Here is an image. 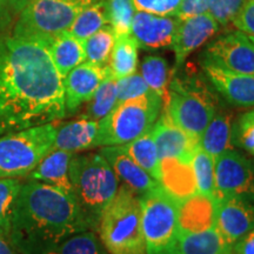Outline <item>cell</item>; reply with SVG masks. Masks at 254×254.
<instances>
[{
	"instance_id": "6da1fadb",
	"label": "cell",
	"mask_w": 254,
	"mask_h": 254,
	"mask_svg": "<svg viewBox=\"0 0 254 254\" xmlns=\"http://www.w3.org/2000/svg\"><path fill=\"white\" fill-rule=\"evenodd\" d=\"M65 117L64 78L49 45L14 37L0 39V136Z\"/></svg>"
},
{
	"instance_id": "7a4b0ae2",
	"label": "cell",
	"mask_w": 254,
	"mask_h": 254,
	"mask_svg": "<svg viewBox=\"0 0 254 254\" xmlns=\"http://www.w3.org/2000/svg\"><path fill=\"white\" fill-rule=\"evenodd\" d=\"M87 230L71 195L34 180L21 184L8 237L18 254H49L69 237Z\"/></svg>"
},
{
	"instance_id": "3957f363",
	"label": "cell",
	"mask_w": 254,
	"mask_h": 254,
	"mask_svg": "<svg viewBox=\"0 0 254 254\" xmlns=\"http://www.w3.org/2000/svg\"><path fill=\"white\" fill-rule=\"evenodd\" d=\"M221 97L204 72L192 64L173 71L168 97L163 105L170 118L190 135L200 138L206 126L222 106Z\"/></svg>"
},
{
	"instance_id": "277c9868",
	"label": "cell",
	"mask_w": 254,
	"mask_h": 254,
	"mask_svg": "<svg viewBox=\"0 0 254 254\" xmlns=\"http://www.w3.org/2000/svg\"><path fill=\"white\" fill-rule=\"evenodd\" d=\"M72 196L88 230L97 232L104 211L119 189V179L98 153H75L69 161Z\"/></svg>"
},
{
	"instance_id": "5b68a950",
	"label": "cell",
	"mask_w": 254,
	"mask_h": 254,
	"mask_svg": "<svg viewBox=\"0 0 254 254\" xmlns=\"http://www.w3.org/2000/svg\"><path fill=\"white\" fill-rule=\"evenodd\" d=\"M97 232L110 254H146L140 196L125 185L119 186Z\"/></svg>"
},
{
	"instance_id": "8992f818",
	"label": "cell",
	"mask_w": 254,
	"mask_h": 254,
	"mask_svg": "<svg viewBox=\"0 0 254 254\" xmlns=\"http://www.w3.org/2000/svg\"><path fill=\"white\" fill-rule=\"evenodd\" d=\"M163 111V100L155 92L124 101L99 120L95 147L126 145L146 134Z\"/></svg>"
},
{
	"instance_id": "52a82bcc",
	"label": "cell",
	"mask_w": 254,
	"mask_h": 254,
	"mask_svg": "<svg viewBox=\"0 0 254 254\" xmlns=\"http://www.w3.org/2000/svg\"><path fill=\"white\" fill-rule=\"evenodd\" d=\"M97 1L99 0H28L12 37L50 45L57 36L68 31L82 9Z\"/></svg>"
},
{
	"instance_id": "ba28073f",
	"label": "cell",
	"mask_w": 254,
	"mask_h": 254,
	"mask_svg": "<svg viewBox=\"0 0 254 254\" xmlns=\"http://www.w3.org/2000/svg\"><path fill=\"white\" fill-rule=\"evenodd\" d=\"M56 123L0 136V179L27 177L55 148Z\"/></svg>"
},
{
	"instance_id": "9c48e42d",
	"label": "cell",
	"mask_w": 254,
	"mask_h": 254,
	"mask_svg": "<svg viewBox=\"0 0 254 254\" xmlns=\"http://www.w3.org/2000/svg\"><path fill=\"white\" fill-rule=\"evenodd\" d=\"M139 196L146 254H176L179 201L161 186Z\"/></svg>"
},
{
	"instance_id": "30bf717a",
	"label": "cell",
	"mask_w": 254,
	"mask_h": 254,
	"mask_svg": "<svg viewBox=\"0 0 254 254\" xmlns=\"http://www.w3.org/2000/svg\"><path fill=\"white\" fill-rule=\"evenodd\" d=\"M238 198L254 204V166L233 148L215 159V200Z\"/></svg>"
},
{
	"instance_id": "8fae6325",
	"label": "cell",
	"mask_w": 254,
	"mask_h": 254,
	"mask_svg": "<svg viewBox=\"0 0 254 254\" xmlns=\"http://www.w3.org/2000/svg\"><path fill=\"white\" fill-rule=\"evenodd\" d=\"M201 59L230 71L254 75V43L240 31L230 32L212 41Z\"/></svg>"
},
{
	"instance_id": "7c38bea8",
	"label": "cell",
	"mask_w": 254,
	"mask_h": 254,
	"mask_svg": "<svg viewBox=\"0 0 254 254\" xmlns=\"http://www.w3.org/2000/svg\"><path fill=\"white\" fill-rule=\"evenodd\" d=\"M200 66L225 103L239 109L254 107V75L230 71L202 59Z\"/></svg>"
},
{
	"instance_id": "4fadbf2b",
	"label": "cell",
	"mask_w": 254,
	"mask_h": 254,
	"mask_svg": "<svg viewBox=\"0 0 254 254\" xmlns=\"http://www.w3.org/2000/svg\"><path fill=\"white\" fill-rule=\"evenodd\" d=\"M109 65L100 66L84 62L74 67L64 78L66 116L80 110L84 104L92 99L101 81L110 73Z\"/></svg>"
},
{
	"instance_id": "5bb4252c",
	"label": "cell",
	"mask_w": 254,
	"mask_h": 254,
	"mask_svg": "<svg viewBox=\"0 0 254 254\" xmlns=\"http://www.w3.org/2000/svg\"><path fill=\"white\" fill-rule=\"evenodd\" d=\"M215 201V228L234 247L254 228V204L238 198H224Z\"/></svg>"
},
{
	"instance_id": "9a60e30c",
	"label": "cell",
	"mask_w": 254,
	"mask_h": 254,
	"mask_svg": "<svg viewBox=\"0 0 254 254\" xmlns=\"http://www.w3.org/2000/svg\"><path fill=\"white\" fill-rule=\"evenodd\" d=\"M152 135L160 160L165 158H178L192 161L194 152L199 147V139L178 126L165 111H161L154 123Z\"/></svg>"
},
{
	"instance_id": "2e32d148",
	"label": "cell",
	"mask_w": 254,
	"mask_h": 254,
	"mask_svg": "<svg viewBox=\"0 0 254 254\" xmlns=\"http://www.w3.org/2000/svg\"><path fill=\"white\" fill-rule=\"evenodd\" d=\"M180 21L177 17L138 11L133 15L131 33L140 49H165L172 46Z\"/></svg>"
},
{
	"instance_id": "e0dca14e",
	"label": "cell",
	"mask_w": 254,
	"mask_h": 254,
	"mask_svg": "<svg viewBox=\"0 0 254 254\" xmlns=\"http://www.w3.org/2000/svg\"><path fill=\"white\" fill-rule=\"evenodd\" d=\"M218 30L219 24L208 12L180 21L171 46L176 56L173 71L183 66L187 57L213 37Z\"/></svg>"
},
{
	"instance_id": "ac0fdd59",
	"label": "cell",
	"mask_w": 254,
	"mask_h": 254,
	"mask_svg": "<svg viewBox=\"0 0 254 254\" xmlns=\"http://www.w3.org/2000/svg\"><path fill=\"white\" fill-rule=\"evenodd\" d=\"M99 153L112 167L119 182L133 190L135 194L142 195L160 186L158 180L150 176L126 153L123 145L105 146L100 148Z\"/></svg>"
},
{
	"instance_id": "d6986e66",
	"label": "cell",
	"mask_w": 254,
	"mask_h": 254,
	"mask_svg": "<svg viewBox=\"0 0 254 254\" xmlns=\"http://www.w3.org/2000/svg\"><path fill=\"white\" fill-rule=\"evenodd\" d=\"M99 122L80 118L71 122L56 123V140L53 150L75 154L95 148Z\"/></svg>"
},
{
	"instance_id": "ffe728a7",
	"label": "cell",
	"mask_w": 254,
	"mask_h": 254,
	"mask_svg": "<svg viewBox=\"0 0 254 254\" xmlns=\"http://www.w3.org/2000/svg\"><path fill=\"white\" fill-rule=\"evenodd\" d=\"M215 205L214 198L199 192L180 201L178 207L180 233H194L215 227Z\"/></svg>"
},
{
	"instance_id": "44dd1931",
	"label": "cell",
	"mask_w": 254,
	"mask_h": 254,
	"mask_svg": "<svg viewBox=\"0 0 254 254\" xmlns=\"http://www.w3.org/2000/svg\"><path fill=\"white\" fill-rule=\"evenodd\" d=\"M159 183L168 194L179 202L198 192L192 161L178 158L161 159Z\"/></svg>"
},
{
	"instance_id": "7402d4cb",
	"label": "cell",
	"mask_w": 254,
	"mask_h": 254,
	"mask_svg": "<svg viewBox=\"0 0 254 254\" xmlns=\"http://www.w3.org/2000/svg\"><path fill=\"white\" fill-rule=\"evenodd\" d=\"M72 155V153L66 151L52 150L28 174L26 177L27 180H34V182L55 186L72 196V185L68 173Z\"/></svg>"
},
{
	"instance_id": "603a6c76",
	"label": "cell",
	"mask_w": 254,
	"mask_h": 254,
	"mask_svg": "<svg viewBox=\"0 0 254 254\" xmlns=\"http://www.w3.org/2000/svg\"><path fill=\"white\" fill-rule=\"evenodd\" d=\"M232 123H233V114L231 111L225 106L219 107L214 117L200 135V148L212 155L214 160L224 152L233 148L231 142Z\"/></svg>"
},
{
	"instance_id": "cb8c5ba5",
	"label": "cell",
	"mask_w": 254,
	"mask_h": 254,
	"mask_svg": "<svg viewBox=\"0 0 254 254\" xmlns=\"http://www.w3.org/2000/svg\"><path fill=\"white\" fill-rule=\"evenodd\" d=\"M176 254H234L233 247L222 238L217 228L180 233L178 236Z\"/></svg>"
},
{
	"instance_id": "d4e9b609",
	"label": "cell",
	"mask_w": 254,
	"mask_h": 254,
	"mask_svg": "<svg viewBox=\"0 0 254 254\" xmlns=\"http://www.w3.org/2000/svg\"><path fill=\"white\" fill-rule=\"evenodd\" d=\"M51 58L63 78H65L73 68L84 62L85 51L82 41L73 37L68 31L57 36L49 45Z\"/></svg>"
},
{
	"instance_id": "484cf974",
	"label": "cell",
	"mask_w": 254,
	"mask_h": 254,
	"mask_svg": "<svg viewBox=\"0 0 254 254\" xmlns=\"http://www.w3.org/2000/svg\"><path fill=\"white\" fill-rule=\"evenodd\" d=\"M139 45L132 34L116 37L109 60V67L117 79L136 72Z\"/></svg>"
},
{
	"instance_id": "4316f807",
	"label": "cell",
	"mask_w": 254,
	"mask_h": 254,
	"mask_svg": "<svg viewBox=\"0 0 254 254\" xmlns=\"http://www.w3.org/2000/svg\"><path fill=\"white\" fill-rule=\"evenodd\" d=\"M126 153L155 180L160 182V158L152 131L123 145Z\"/></svg>"
},
{
	"instance_id": "83f0119b",
	"label": "cell",
	"mask_w": 254,
	"mask_h": 254,
	"mask_svg": "<svg viewBox=\"0 0 254 254\" xmlns=\"http://www.w3.org/2000/svg\"><path fill=\"white\" fill-rule=\"evenodd\" d=\"M140 74L147 86L161 98L163 105L166 103L173 74V69L170 68L167 60L160 56L145 57L140 66Z\"/></svg>"
},
{
	"instance_id": "f1b7e54d",
	"label": "cell",
	"mask_w": 254,
	"mask_h": 254,
	"mask_svg": "<svg viewBox=\"0 0 254 254\" xmlns=\"http://www.w3.org/2000/svg\"><path fill=\"white\" fill-rule=\"evenodd\" d=\"M117 78L110 71L107 77L101 81L99 87L97 88L92 99L86 105V110L80 118H86L90 120L99 122L114 109L117 104Z\"/></svg>"
},
{
	"instance_id": "f546056e",
	"label": "cell",
	"mask_w": 254,
	"mask_h": 254,
	"mask_svg": "<svg viewBox=\"0 0 254 254\" xmlns=\"http://www.w3.org/2000/svg\"><path fill=\"white\" fill-rule=\"evenodd\" d=\"M106 25H109V19L105 2L104 0H99L82 9L68 28V32L77 39L84 41Z\"/></svg>"
},
{
	"instance_id": "4dcf8cb0",
	"label": "cell",
	"mask_w": 254,
	"mask_h": 254,
	"mask_svg": "<svg viewBox=\"0 0 254 254\" xmlns=\"http://www.w3.org/2000/svg\"><path fill=\"white\" fill-rule=\"evenodd\" d=\"M114 41L116 34L109 25L92 34L90 38L82 41L86 62L100 66L109 65Z\"/></svg>"
},
{
	"instance_id": "1f68e13d",
	"label": "cell",
	"mask_w": 254,
	"mask_h": 254,
	"mask_svg": "<svg viewBox=\"0 0 254 254\" xmlns=\"http://www.w3.org/2000/svg\"><path fill=\"white\" fill-rule=\"evenodd\" d=\"M49 254H110L94 231L87 230L69 237Z\"/></svg>"
},
{
	"instance_id": "d6a6232c",
	"label": "cell",
	"mask_w": 254,
	"mask_h": 254,
	"mask_svg": "<svg viewBox=\"0 0 254 254\" xmlns=\"http://www.w3.org/2000/svg\"><path fill=\"white\" fill-rule=\"evenodd\" d=\"M196 190L201 194L215 196V160L212 155L198 147L192 158Z\"/></svg>"
},
{
	"instance_id": "836d02e7",
	"label": "cell",
	"mask_w": 254,
	"mask_h": 254,
	"mask_svg": "<svg viewBox=\"0 0 254 254\" xmlns=\"http://www.w3.org/2000/svg\"><path fill=\"white\" fill-rule=\"evenodd\" d=\"M21 184L18 178L0 179V236L6 240L9 237L12 213Z\"/></svg>"
},
{
	"instance_id": "e575fe53",
	"label": "cell",
	"mask_w": 254,
	"mask_h": 254,
	"mask_svg": "<svg viewBox=\"0 0 254 254\" xmlns=\"http://www.w3.org/2000/svg\"><path fill=\"white\" fill-rule=\"evenodd\" d=\"M107 19L116 37L131 34L134 6L132 0H104Z\"/></svg>"
},
{
	"instance_id": "d590c367",
	"label": "cell",
	"mask_w": 254,
	"mask_h": 254,
	"mask_svg": "<svg viewBox=\"0 0 254 254\" xmlns=\"http://www.w3.org/2000/svg\"><path fill=\"white\" fill-rule=\"evenodd\" d=\"M231 142L233 147L254 155V109L240 114L233 120Z\"/></svg>"
},
{
	"instance_id": "8d00e7d4",
	"label": "cell",
	"mask_w": 254,
	"mask_h": 254,
	"mask_svg": "<svg viewBox=\"0 0 254 254\" xmlns=\"http://www.w3.org/2000/svg\"><path fill=\"white\" fill-rule=\"evenodd\" d=\"M117 91H118V97L116 105H118L126 100L150 93L152 90L147 86L140 73L134 72L127 77L117 79Z\"/></svg>"
},
{
	"instance_id": "74e56055",
	"label": "cell",
	"mask_w": 254,
	"mask_h": 254,
	"mask_svg": "<svg viewBox=\"0 0 254 254\" xmlns=\"http://www.w3.org/2000/svg\"><path fill=\"white\" fill-rule=\"evenodd\" d=\"M245 0H209L208 13L219 25L226 26L233 23Z\"/></svg>"
},
{
	"instance_id": "f35d334b",
	"label": "cell",
	"mask_w": 254,
	"mask_h": 254,
	"mask_svg": "<svg viewBox=\"0 0 254 254\" xmlns=\"http://www.w3.org/2000/svg\"><path fill=\"white\" fill-rule=\"evenodd\" d=\"M136 11L158 15H174L182 0H132Z\"/></svg>"
},
{
	"instance_id": "ab89813d",
	"label": "cell",
	"mask_w": 254,
	"mask_h": 254,
	"mask_svg": "<svg viewBox=\"0 0 254 254\" xmlns=\"http://www.w3.org/2000/svg\"><path fill=\"white\" fill-rule=\"evenodd\" d=\"M233 25L251 40L254 39V0L244 1L240 11L234 18Z\"/></svg>"
},
{
	"instance_id": "60d3db41",
	"label": "cell",
	"mask_w": 254,
	"mask_h": 254,
	"mask_svg": "<svg viewBox=\"0 0 254 254\" xmlns=\"http://www.w3.org/2000/svg\"><path fill=\"white\" fill-rule=\"evenodd\" d=\"M208 4L209 0H182L174 17L179 20L196 17L208 11Z\"/></svg>"
},
{
	"instance_id": "b9f144b4",
	"label": "cell",
	"mask_w": 254,
	"mask_h": 254,
	"mask_svg": "<svg viewBox=\"0 0 254 254\" xmlns=\"http://www.w3.org/2000/svg\"><path fill=\"white\" fill-rule=\"evenodd\" d=\"M234 254H254V228L246 233L233 247Z\"/></svg>"
},
{
	"instance_id": "7bdbcfd3",
	"label": "cell",
	"mask_w": 254,
	"mask_h": 254,
	"mask_svg": "<svg viewBox=\"0 0 254 254\" xmlns=\"http://www.w3.org/2000/svg\"><path fill=\"white\" fill-rule=\"evenodd\" d=\"M0 254H18L17 251L8 243V240L1 236H0Z\"/></svg>"
},
{
	"instance_id": "ee69618b",
	"label": "cell",
	"mask_w": 254,
	"mask_h": 254,
	"mask_svg": "<svg viewBox=\"0 0 254 254\" xmlns=\"http://www.w3.org/2000/svg\"><path fill=\"white\" fill-rule=\"evenodd\" d=\"M252 41H253V43H254V39H253V40H252Z\"/></svg>"
}]
</instances>
